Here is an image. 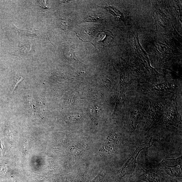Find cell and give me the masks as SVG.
I'll list each match as a JSON object with an SVG mask.
<instances>
[{"mask_svg":"<svg viewBox=\"0 0 182 182\" xmlns=\"http://www.w3.org/2000/svg\"><path fill=\"white\" fill-rule=\"evenodd\" d=\"M20 47V51L23 54H26L30 52V47L29 44L22 45Z\"/></svg>","mask_w":182,"mask_h":182,"instance_id":"cell-6","label":"cell"},{"mask_svg":"<svg viewBox=\"0 0 182 182\" xmlns=\"http://www.w3.org/2000/svg\"><path fill=\"white\" fill-rule=\"evenodd\" d=\"M113 38V35L111 32L108 30L100 31L93 40V44L98 48H103L110 45Z\"/></svg>","mask_w":182,"mask_h":182,"instance_id":"cell-3","label":"cell"},{"mask_svg":"<svg viewBox=\"0 0 182 182\" xmlns=\"http://www.w3.org/2000/svg\"><path fill=\"white\" fill-rule=\"evenodd\" d=\"M16 30L17 34L19 35H36L34 30H26L20 29L14 26Z\"/></svg>","mask_w":182,"mask_h":182,"instance_id":"cell-4","label":"cell"},{"mask_svg":"<svg viewBox=\"0 0 182 182\" xmlns=\"http://www.w3.org/2000/svg\"><path fill=\"white\" fill-rule=\"evenodd\" d=\"M2 153V151L1 150V149L0 148V156L1 155Z\"/></svg>","mask_w":182,"mask_h":182,"instance_id":"cell-12","label":"cell"},{"mask_svg":"<svg viewBox=\"0 0 182 182\" xmlns=\"http://www.w3.org/2000/svg\"><path fill=\"white\" fill-rule=\"evenodd\" d=\"M151 139L148 143L139 146L134 153L130 159L126 162L121 169L120 177L122 178L126 175L132 174L136 168V158L140 152L146 148H150L153 145Z\"/></svg>","mask_w":182,"mask_h":182,"instance_id":"cell-2","label":"cell"},{"mask_svg":"<svg viewBox=\"0 0 182 182\" xmlns=\"http://www.w3.org/2000/svg\"><path fill=\"white\" fill-rule=\"evenodd\" d=\"M23 79V77L21 75H18L16 76V77L15 78V81L14 85L13 91L17 87V86L18 85L19 83L21 82Z\"/></svg>","mask_w":182,"mask_h":182,"instance_id":"cell-7","label":"cell"},{"mask_svg":"<svg viewBox=\"0 0 182 182\" xmlns=\"http://www.w3.org/2000/svg\"><path fill=\"white\" fill-rule=\"evenodd\" d=\"M1 147L2 149H3V150H4L5 149L4 144L2 140H1Z\"/></svg>","mask_w":182,"mask_h":182,"instance_id":"cell-10","label":"cell"},{"mask_svg":"<svg viewBox=\"0 0 182 182\" xmlns=\"http://www.w3.org/2000/svg\"><path fill=\"white\" fill-rule=\"evenodd\" d=\"M98 179H99V178H98V176L96 177L94 179H93L90 182H98Z\"/></svg>","mask_w":182,"mask_h":182,"instance_id":"cell-9","label":"cell"},{"mask_svg":"<svg viewBox=\"0 0 182 182\" xmlns=\"http://www.w3.org/2000/svg\"><path fill=\"white\" fill-rule=\"evenodd\" d=\"M68 50V54L70 55V56L69 57L70 59H74L76 60H78L77 58L76 57L74 50L71 48H69Z\"/></svg>","mask_w":182,"mask_h":182,"instance_id":"cell-8","label":"cell"},{"mask_svg":"<svg viewBox=\"0 0 182 182\" xmlns=\"http://www.w3.org/2000/svg\"><path fill=\"white\" fill-rule=\"evenodd\" d=\"M169 182H181V181L179 182L178 181H177V179L175 178H174L173 179H171V180H170V181H169Z\"/></svg>","mask_w":182,"mask_h":182,"instance_id":"cell-11","label":"cell"},{"mask_svg":"<svg viewBox=\"0 0 182 182\" xmlns=\"http://www.w3.org/2000/svg\"><path fill=\"white\" fill-rule=\"evenodd\" d=\"M160 168L172 178L182 181V156L175 159L164 160L160 164Z\"/></svg>","mask_w":182,"mask_h":182,"instance_id":"cell-1","label":"cell"},{"mask_svg":"<svg viewBox=\"0 0 182 182\" xmlns=\"http://www.w3.org/2000/svg\"><path fill=\"white\" fill-rule=\"evenodd\" d=\"M115 141L112 138H110L107 140L105 144L106 149L107 150H110L112 149L115 146Z\"/></svg>","mask_w":182,"mask_h":182,"instance_id":"cell-5","label":"cell"}]
</instances>
